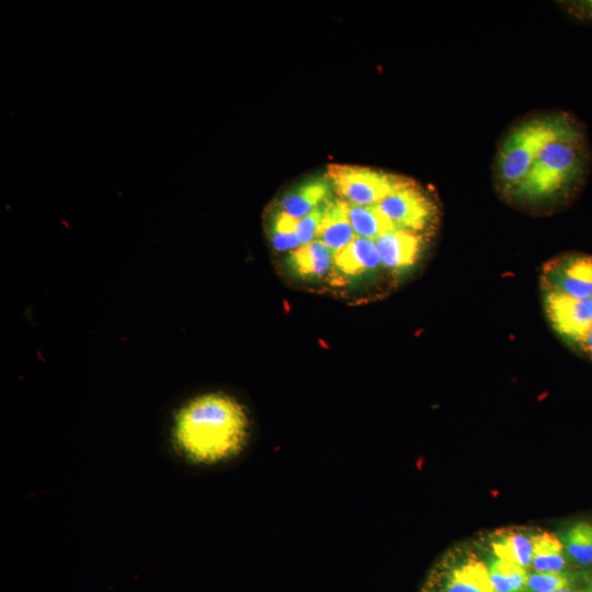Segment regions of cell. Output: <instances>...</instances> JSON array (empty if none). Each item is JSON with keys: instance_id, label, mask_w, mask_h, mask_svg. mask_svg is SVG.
Segmentation results:
<instances>
[{"instance_id": "25", "label": "cell", "mask_w": 592, "mask_h": 592, "mask_svg": "<svg viewBox=\"0 0 592 592\" xmlns=\"http://www.w3.org/2000/svg\"><path fill=\"white\" fill-rule=\"evenodd\" d=\"M584 592H592V580L590 581L589 587Z\"/></svg>"}, {"instance_id": "17", "label": "cell", "mask_w": 592, "mask_h": 592, "mask_svg": "<svg viewBox=\"0 0 592 592\" xmlns=\"http://www.w3.org/2000/svg\"><path fill=\"white\" fill-rule=\"evenodd\" d=\"M487 567L494 592H525L526 568L497 557Z\"/></svg>"}, {"instance_id": "3", "label": "cell", "mask_w": 592, "mask_h": 592, "mask_svg": "<svg viewBox=\"0 0 592 592\" xmlns=\"http://www.w3.org/2000/svg\"><path fill=\"white\" fill-rule=\"evenodd\" d=\"M580 128L582 125L578 119L565 113L531 118L514 127L502 141L497 156L496 175L500 190L510 195L549 141Z\"/></svg>"}, {"instance_id": "18", "label": "cell", "mask_w": 592, "mask_h": 592, "mask_svg": "<svg viewBox=\"0 0 592 592\" xmlns=\"http://www.w3.org/2000/svg\"><path fill=\"white\" fill-rule=\"evenodd\" d=\"M296 218L273 209L269 218V235L274 250L278 252H292L300 247L296 236Z\"/></svg>"}, {"instance_id": "7", "label": "cell", "mask_w": 592, "mask_h": 592, "mask_svg": "<svg viewBox=\"0 0 592 592\" xmlns=\"http://www.w3.org/2000/svg\"><path fill=\"white\" fill-rule=\"evenodd\" d=\"M544 305L553 328L577 348L592 325V297L574 299L544 293Z\"/></svg>"}, {"instance_id": "1", "label": "cell", "mask_w": 592, "mask_h": 592, "mask_svg": "<svg viewBox=\"0 0 592 592\" xmlns=\"http://www.w3.org/2000/svg\"><path fill=\"white\" fill-rule=\"evenodd\" d=\"M249 436L243 406L224 392L200 395L175 413L171 442L178 454L195 465H214L237 456Z\"/></svg>"}, {"instance_id": "24", "label": "cell", "mask_w": 592, "mask_h": 592, "mask_svg": "<svg viewBox=\"0 0 592 592\" xmlns=\"http://www.w3.org/2000/svg\"><path fill=\"white\" fill-rule=\"evenodd\" d=\"M554 592H581V591H574V590H570V589L567 588V589L554 591Z\"/></svg>"}, {"instance_id": "6", "label": "cell", "mask_w": 592, "mask_h": 592, "mask_svg": "<svg viewBox=\"0 0 592 592\" xmlns=\"http://www.w3.org/2000/svg\"><path fill=\"white\" fill-rule=\"evenodd\" d=\"M377 206L397 228L417 234L426 231L435 217L434 204L411 180L384 197Z\"/></svg>"}, {"instance_id": "13", "label": "cell", "mask_w": 592, "mask_h": 592, "mask_svg": "<svg viewBox=\"0 0 592 592\" xmlns=\"http://www.w3.org/2000/svg\"><path fill=\"white\" fill-rule=\"evenodd\" d=\"M442 592H494L487 565L469 559L451 568L446 572Z\"/></svg>"}, {"instance_id": "15", "label": "cell", "mask_w": 592, "mask_h": 592, "mask_svg": "<svg viewBox=\"0 0 592 592\" xmlns=\"http://www.w3.org/2000/svg\"><path fill=\"white\" fill-rule=\"evenodd\" d=\"M494 557L513 562L523 568L532 563L533 544L531 536L517 531L496 534L490 543Z\"/></svg>"}, {"instance_id": "5", "label": "cell", "mask_w": 592, "mask_h": 592, "mask_svg": "<svg viewBox=\"0 0 592 592\" xmlns=\"http://www.w3.org/2000/svg\"><path fill=\"white\" fill-rule=\"evenodd\" d=\"M543 292L574 299L592 297V255L570 253L551 260L542 275Z\"/></svg>"}, {"instance_id": "12", "label": "cell", "mask_w": 592, "mask_h": 592, "mask_svg": "<svg viewBox=\"0 0 592 592\" xmlns=\"http://www.w3.org/2000/svg\"><path fill=\"white\" fill-rule=\"evenodd\" d=\"M286 266L296 277L322 280L332 273L333 252L320 239H315L289 252Z\"/></svg>"}, {"instance_id": "16", "label": "cell", "mask_w": 592, "mask_h": 592, "mask_svg": "<svg viewBox=\"0 0 592 592\" xmlns=\"http://www.w3.org/2000/svg\"><path fill=\"white\" fill-rule=\"evenodd\" d=\"M349 219L356 236L375 240L383 234L398 229L377 205L360 206L348 203Z\"/></svg>"}, {"instance_id": "8", "label": "cell", "mask_w": 592, "mask_h": 592, "mask_svg": "<svg viewBox=\"0 0 592 592\" xmlns=\"http://www.w3.org/2000/svg\"><path fill=\"white\" fill-rule=\"evenodd\" d=\"M383 270L392 277L401 276L421 259L424 250L422 234L403 229L387 231L375 240Z\"/></svg>"}, {"instance_id": "14", "label": "cell", "mask_w": 592, "mask_h": 592, "mask_svg": "<svg viewBox=\"0 0 592 592\" xmlns=\"http://www.w3.org/2000/svg\"><path fill=\"white\" fill-rule=\"evenodd\" d=\"M532 567L538 572H561L566 566L563 543L549 532L531 536Z\"/></svg>"}, {"instance_id": "21", "label": "cell", "mask_w": 592, "mask_h": 592, "mask_svg": "<svg viewBox=\"0 0 592 592\" xmlns=\"http://www.w3.org/2000/svg\"><path fill=\"white\" fill-rule=\"evenodd\" d=\"M325 204V203H323ZM323 204L314 209L305 217L297 220L296 236L300 246H305L317 239L322 217Z\"/></svg>"}, {"instance_id": "9", "label": "cell", "mask_w": 592, "mask_h": 592, "mask_svg": "<svg viewBox=\"0 0 592 592\" xmlns=\"http://www.w3.org/2000/svg\"><path fill=\"white\" fill-rule=\"evenodd\" d=\"M380 270L383 265L376 243L368 238L356 236L345 248L333 254L332 277L341 282Z\"/></svg>"}, {"instance_id": "4", "label": "cell", "mask_w": 592, "mask_h": 592, "mask_svg": "<svg viewBox=\"0 0 592 592\" xmlns=\"http://www.w3.org/2000/svg\"><path fill=\"white\" fill-rule=\"evenodd\" d=\"M327 177L340 198L360 206L377 205L410 181L397 174L353 164H330Z\"/></svg>"}, {"instance_id": "19", "label": "cell", "mask_w": 592, "mask_h": 592, "mask_svg": "<svg viewBox=\"0 0 592 592\" xmlns=\"http://www.w3.org/2000/svg\"><path fill=\"white\" fill-rule=\"evenodd\" d=\"M566 550L580 565L592 563V524L578 522L563 536Z\"/></svg>"}, {"instance_id": "20", "label": "cell", "mask_w": 592, "mask_h": 592, "mask_svg": "<svg viewBox=\"0 0 592 592\" xmlns=\"http://www.w3.org/2000/svg\"><path fill=\"white\" fill-rule=\"evenodd\" d=\"M569 579L561 572H538L528 573L525 592H554L567 589Z\"/></svg>"}, {"instance_id": "22", "label": "cell", "mask_w": 592, "mask_h": 592, "mask_svg": "<svg viewBox=\"0 0 592 592\" xmlns=\"http://www.w3.org/2000/svg\"><path fill=\"white\" fill-rule=\"evenodd\" d=\"M567 13L578 22L592 23V0L565 2Z\"/></svg>"}, {"instance_id": "23", "label": "cell", "mask_w": 592, "mask_h": 592, "mask_svg": "<svg viewBox=\"0 0 592 592\" xmlns=\"http://www.w3.org/2000/svg\"><path fill=\"white\" fill-rule=\"evenodd\" d=\"M577 348L581 353L592 358V325L589 327Z\"/></svg>"}, {"instance_id": "2", "label": "cell", "mask_w": 592, "mask_h": 592, "mask_svg": "<svg viewBox=\"0 0 592 592\" xmlns=\"http://www.w3.org/2000/svg\"><path fill=\"white\" fill-rule=\"evenodd\" d=\"M589 162V145L582 127L549 141L510 196L539 202L572 192L583 181Z\"/></svg>"}, {"instance_id": "10", "label": "cell", "mask_w": 592, "mask_h": 592, "mask_svg": "<svg viewBox=\"0 0 592 592\" xmlns=\"http://www.w3.org/2000/svg\"><path fill=\"white\" fill-rule=\"evenodd\" d=\"M332 189L327 174L304 180L287 190L274 208L300 219L323 204L331 196Z\"/></svg>"}, {"instance_id": "11", "label": "cell", "mask_w": 592, "mask_h": 592, "mask_svg": "<svg viewBox=\"0 0 592 592\" xmlns=\"http://www.w3.org/2000/svg\"><path fill=\"white\" fill-rule=\"evenodd\" d=\"M356 237L349 219L348 203L330 196L323 204L317 239L334 253L345 248Z\"/></svg>"}]
</instances>
